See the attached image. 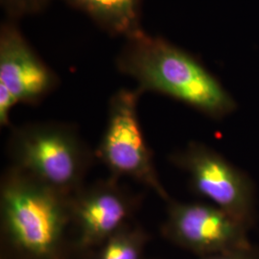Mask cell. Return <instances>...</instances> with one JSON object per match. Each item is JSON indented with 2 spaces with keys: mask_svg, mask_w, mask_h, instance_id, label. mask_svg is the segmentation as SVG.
Listing matches in <instances>:
<instances>
[{
  "mask_svg": "<svg viewBox=\"0 0 259 259\" xmlns=\"http://www.w3.org/2000/svg\"><path fill=\"white\" fill-rule=\"evenodd\" d=\"M116 66L137 81L142 93L166 95L213 119H222L237 108L231 93L197 57L142 30L127 38Z\"/></svg>",
  "mask_w": 259,
  "mask_h": 259,
  "instance_id": "cell-1",
  "label": "cell"
},
{
  "mask_svg": "<svg viewBox=\"0 0 259 259\" xmlns=\"http://www.w3.org/2000/svg\"><path fill=\"white\" fill-rule=\"evenodd\" d=\"M70 199L10 166L0 185L2 254L10 259H66Z\"/></svg>",
  "mask_w": 259,
  "mask_h": 259,
  "instance_id": "cell-2",
  "label": "cell"
},
{
  "mask_svg": "<svg viewBox=\"0 0 259 259\" xmlns=\"http://www.w3.org/2000/svg\"><path fill=\"white\" fill-rule=\"evenodd\" d=\"M11 166L72 197L81 188L93 154L73 126L34 123L13 130L8 142Z\"/></svg>",
  "mask_w": 259,
  "mask_h": 259,
  "instance_id": "cell-3",
  "label": "cell"
},
{
  "mask_svg": "<svg viewBox=\"0 0 259 259\" xmlns=\"http://www.w3.org/2000/svg\"><path fill=\"white\" fill-rule=\"evenodd\" d=\"M142 92L121 89L111 96L108 119L97 157L114 178L128 177L171 201L161 184L139 123L138 104Z\"/></svg>",
  "mask_w": 259,
  "mask_h": 259,
  "instance_id": "cell-4",
  "label": "cell"
},
{
  "mask_svg": "<svg viewBox=\"0 0 259 259\" xmlns=\"http://www.w3.org/2000/svg\"><path fill=\"white\" fill-rule=\"evenodd\" d=\"M171 162L189 177L196 194L232 214L248 227L255 222L254 186L245 172L212 148L190 142L171 155Z\"/></svg>",
  "mask_w": 259,
  "mask_h": 259,
  "instance_id": "cell-5",
  "label": "cell"
},
{
  "mask_svg": "<svg viewBox=\"0 0 259 259\" xmlns=\"http://www.w3.org/2000/svg\"><path fill=\"white\" fill-rule=\"evenodd\" d=\"M250 229L214 204L171 200L161 233L167 240L203 257L249 247Z\"/></svg>",
  "mask_w": 259,
  "mask_h": 259,
  "instance_id": "cell-6",
  "label": "cell"
},
{
  "mask_svg": "<svg viewBox=\"0 0 259 259\" xmlns=\"http://www.w3.org/2000/svg\"><path fill=\"white\" fill-rule=\"evenodd\" d=\"M139 204L140 198L121 186L114 177L83 186L70 199L75 248L82 252L95 250L131 222Z\"/></svg>",
  "mask_w": 259,
  "mask_h": 259,
  "instance_id": "cell-7",
  "label": "cell"
},
{
  "mask_svg": "<svg viewBox=\"0 0 259 259\" xmlns=\"http://www.w3.org/2000/svg\"><path fill=\"white\" fill-rule=\"evenodd\" d=\"M58 76L46 65L23 37L14 20L0 27V89L17 104L37 105L52 93Z\"/></svg>",
  "mask_w": 259,
  "mask_h": 259,
  "instance_id": "cell-8",
  "label": "cell"
},
{
  "mask_svg": "<svg viewBox=\"0 0 259 259\" xmlns=\"http://www.w3.org/2000/svg\"><path fill=\"white\" fill-rule=\"evenodd\" d=\"M113 36L132 37L140 27L142 0H65Z\"/></svg>",
  "mask_w": 259,
  "mask_h": 259,
  "instance_id": "cell-9",
  "label": "cell"
},
{
  "mask_svg": "<svg viewBox=\"0 0 259 259\" xmlns=\"http://www.w3.org/2000/svg\"><path fill=\"white\" fill-rule=\"evenodd\" d=\"M148 241L142 227L127 223L93 250L92 259H142Z\"/></svg>",
  "mask_w": 259,
  "mask_h": 259,
  "instance_id": "cell-10",
  "label": "cell"
},
{
  "mask_svg": "<svg viewBox=\"0 0 259 259\" xmlns=\"http://www.w3.org/2000/svg\"><path fill=\"white\" fill-rule=\"evenodd\" d=\"M10 19L35 15L47 7L51 0H0Z\"/></svg>",
  "mask_w": 259,
  "mask_h": 259,
  "instance_id": "cell-11",
  "label": "cell"
},
{
  "mask_svg": "<svg viewBox=\"0 0 259 259\" xmlns=\"http://www.w3.org/2000/svg\"><path fill=\"white\" fill-rule=\"evenodd\" d=\"M200 259H259V249L250 245L246 248L203 256Z\"/></svg>",
  "mask_w": 259,
  "mask_h": 259,
  "instance_id": "cell-12",
  "label": "cell"
},
{
  "mask_svg": "<svg viewBox=\"0 0 259 259\" xmlns=\"http://www.w3.org/2000/svg\"><path fill=\"white\" fill-rule=\"evenodd\" d=\"M1 259H10L7 257V256H5L4 254H1Z\"/></svg>",
  "mask_w": 259,
  "mask_h": 259,
  "instance_id": "cell-13",
  "label": "cell"
}]
</instances>
